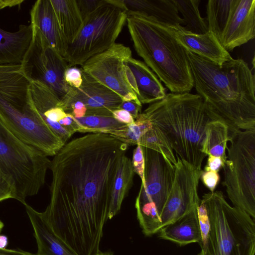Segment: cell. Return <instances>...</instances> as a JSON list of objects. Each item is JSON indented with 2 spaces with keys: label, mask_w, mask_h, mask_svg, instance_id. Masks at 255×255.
Instances as JSON below:
<instances>
[{
  "label": "cell",
  "mask_w": 255,
  "mask_h": 255,
  "mask_svg": "<svg viewBox=\"0 0 255 255\" xmlns=\"http://www.w3.org/2000/svg\"><path fill=\"white\" fill-rule=\"evenodd\" d=\"M128 146L110 134L89 133L65 143L51 160L50 200L42 214L76 255L100 251L116 173Z\"/></svg>",
  "instance_id": "obj_1"
},
{
  "label": "cell",
  "mask_w": 255,
  "mask_h": 255,
  "mask_svg": "<svg viewBox=\"0 0 255 255\" xmlns=\"http://www.w3.org/2000/svg\"><path fill=\"white\" fill-rule=\"evenodd\" d=\"M197 94L229 131L255 129V79L243 59L219 66L186 51Z\"/></svg>",
  "instance_id": "obj_2"
},
{
  "label": "cell",
  "mask_w": 255,
  "mask_h": 255,
  "mask_svg": "<svg viewBox=\"0 0 255 255\" xmlns=\"http://www.w3.org/2000/svg\"><path fill=\"white\" fill-rule=\"evenodd\" d=\"M157 128L182 160L202 169L207 125L218 121L203 99L190 93L166 94L142 112Z\"/></svg>",
  "instance_id": "obj_3"
},
{
  "label": "cell",
  "mask_w": 255,
  "mask_h": 255,
  "mask_svg": "<svg viewBox=\"0 0 255 255\" xmlns=\"http://www.w3.org/2000/svg\"><path fill=\"white\" fill-rule=\"evenodd\" d=\"M127 13L128 28L137 54L171 93H190L193 80L186 50L175 37L177 27L141 13Z\"/></svg>",
  "instance_id": "obj_4"
},
{
  "label": "cell",
  "mask_w": 255,
  "mask_h": 255,
  "mask_svg": "<svg viewBox=\"0 0 255 255\" xmlns=\"http://www.w3.org/2000/svg\"><path fill=\"white\" fill-rule=\"evenodd\" d=\"M31 84L20 64L0 65V120L20 140L53 156L65 143L36 110Z\"/></svg>",
  "instance_id": "obj_5"
},
{
  "label": "cell",
  "mask_w": 255,
  "mask_h": 255,
  "mask_svg": "<svg viewBox=\"0 0 255 255\" xmlns=\"http://www.w3.org/2000/svg\"><path fill=\"white\" fill-rule=\"evenodd\" d=\"M201 202L208 218V228L199 243L198 255H255V219L231 206L221 191L205 193Z\"/></svg>",
  "instance_id": "obj_6"
},
{
  "label": "cell",
  "mask_w": 255,
  "mask_h": 255,
  "mask_svg": "<svg viewBox=\"0 0 255 255\" xmlns=\"http://www.w3.org/2000/svg\"><path fill=\"white\" fill-rule=\"evenodd\" d=\"M51 160L13 134L0 120V167L14 181L15 199L24 205L45 184Z\"/></svg>",
  "instance_id": "obj_7"
},
{
  "label": "cell",
  "mask_w": 255,
  "mask_h": 255,
  "mask_svg": "<svg viewBox=\"0 0 255 255\" xmlns=\"http://www.w3.org/2000/svg\"><path fill=\"white\" fill-rule=\"evenodd\" d=\"M127 18L126 11L115 0H103L85 17L79 32L69 44L64 58L68 67L82 66L91 57L113 46Z\"/></svg>",
  "instance_id": "obj_8"
},
{
  "label": "cell",
  "mask_w": 255,
  "mask_h": 255,
  "mask_svg": "<svg viewBox=\"0 0 255 255\" xmlns=\"http://www.w3.org/2000/svg\"><path fill=\"white\" fill-rule=\"evenodd\" d=\"M224 186L233 206L255 218V129L229 131Z\"/></svg>",
  "instance_id": "obj_9"
},
{
  "label": "cell",
  "mask_w": 255,
  "mask_h": 255,
  "mask_svg": "<svg viewBox=\"0 0 255 255\" xmlns=\"http://www.w3.org/2000/svg\"><path fill=\"white\" fill-rule=\"evenodd\" d=\"M141 146L144 168L135 207L143 233L150 236L161 228L160 217L172 187L175 167L161 153Z\"/></svg>",
  "instance_id": "obj_10"
},
{
  "label": "cell",
  "mask_w": 255,
  "mask_h": 255,
  "mask_svg": "<svg viewBox=\"0 0 255 255\" xmlns=\"http://www.w3.org/2000/svg\"><path fill=\"white\" fill-rule=\"evenodd\" d=\"M22 72L32 82H39L53 90L61 99L69 91L64 81L67 63L47 41L33 32V38L20 64Z\"/></svg>",
  "instance_id": "obj_11"
},
{
  "label": "cell",
  "mask_w": 255,
  "mask_h": 255,
  "mask_svg": "<svg viewBox=\"0 0 255 255\" xmlns=\"http://www.w3.org/2000/svg\"><path fill=\"white\" fill-rule=\"evenodd\" d=\"M132 57L131 49L115 43L106 51L85 62L81 69L96 80L117 93L123 101L142 105L127 78L125 62Z\"/></svg>",
  "instance_id": "obj_12"
},
{
  "label": "cell",
  "mask_w": 255,
  "mask_h": 255,
  "mask_svg": "<svg viewBox=\"0 0 255 255\" xmlns=\"http://www.w3.org/2000/svg\"><path fill=\"white\" fill-rule=\"evenodd\" d=\"M175 155L177 162L175 166L174 179L161 213V228L198 206L201 201L198 188L203 170L182 160L177 155Z\"/></svg>",
  "instance_id": "obj_13"
},
{
  "label": "cell",
  "mask_w": 255,
  "mask_h": 255,
  "mask_svg": "<svg viewBox=\"0 0 255 255\" xmlns=\"http://www.w3.org/2000/svg\"><path fill=\"white\" fill-rule=\"evenodd\" d=\"M81 71L82 85L78 88L70 87L68 93L61 99L59 107L65 111L72 103L80 101L87 109L86 116L113 117V112L119 109L123 101L122 98L82 70Z\"/></svg>",
  "instance_id": "obj_14"
},
{
  "label": "cell",
  "mask_w": 255,
  "mask_h": 255,
  "mask_svg": "<svg viewBox=\"0 0 255 255\" xmlns=\"http://www.w3.org/2000/svg\"><path fill=\"white\" fill-rule=\"evenodd\" d=\"M31 95L37 112L64 143L79 131L80 127L74 117L59 107L61 99L50 88L39 82H32Z\"/></svg>",
  "instance_id": "obj_15"
},
{
  "label": "cell",
  "mask_w": 255,
  "mask_h": 255,
  "mask_svg": "<svg viewBox=\"0 0 255 255\" xmlns=\"http://www.w3.org/2000/svg\"><path fill=\"white\" fill-rule=\"evenodd\" d=\"M255 36V0H236L220 42L228 52Z\"/></svg>",
  "instance_id": "obj_16"
},
{
  "label": "cell",
  "mask_w": 255,
  "mask_h": 255,
  "mask_svg": "<svg viewBox=\"0 0 255 255\" xmlns=\"http://www.w3.org/2000/svg\"><path fill=\"white\" fill-rule=\"evenodd\" d=\"M30 15L33 32L40 35L64 58L68 45L61 31L50 0H36Z\"/></svg>",
  "instance_id": "obj_17"
},
{
  "label": "cell",
  "mask_w": 255,
  "mask_h": 255,
  "mask_svg": "<svg viewBox=\"0 0 255 255\" xmlns=\"http://www.w3.org/2000/svg\"><path fill=\"white\" fill-rule=\"evenodd\" d=\"M175 37L186 51L219 66L233 59L211 31H208L201 34H194L182 26L175 29Z\"/></svg>",
  "instance_id": "obj_18"
},
{
  "label": "cell",
  "mask_w": 255,
  "mask_h": 255,
  "mask_svg": "<svg viewBox=\"0 0 255 255\" xmlns=\"http://www.w3.org/2000/svg\"><path fill=\"white\" fill-rule=\"evenodd\" d=\"M126 12H136L153 17L175 27L185 25L172 0H115Z\"/></svg>",
  "instance_id": "obj_19"
},
{
  "label": "cell",
  "mask_w": 255,
  "mask_h": 255,
  "mask_svg": "<svg viewBox=\"0 0 255 255\" xmlns=\"http://www.w3.org/2000/svg\"><path fill=\"white\" fill-rule=\"evenodd\" d=\"M26 211L37 245L36 255H76L52 231L42 212L26 204Z\"/></svg>",
  "instance_id": "obj_20"
},
{
  "label": "cell",
  "mask_w": 255,
  "mask_h": 255,
  "mask_svg": "<svg viewBox=\"0 0 255 255\" xmlns=\"http://www.w3.org/2000/svg\"><path fill=\"white\" fill-rule=\"evenodd\" d=\"M32 38L30 23L20 24L14 32L6 31L0 27V65L20 64Z\"/></svg>",
  "instance_id": "obj_21"
},
{
  "label": "cell",
  "mask_w": 255,
  "mask_h": 255,
  "mask_svg": "<svg viewBox=\"0 0 255 255\" xmlns=\"http://www.w3.org/2000/svg\"><path fill=\"white\" fill-rule=\"evenodd\" d=\"M198 207L176 221L162 227L158 232L161 239L183 246L201 241L202 236Z\"/></svg>",
  "instance_id": "obj_22"
},
{
  "label": "cell",
  "mask_w": 255,
  "mask_h": 255,
  "mask_svg": "<svg viewBox=\"0 0 255 255\" xmlns=\"http://www.w3.org/2000/svg\"><path fill=\"white\" fill-rule=\"evenodd\" d=\"M126 63L134 76L138 91L137 97L141 104H150L165 97V89L161 81L144 62L131 57Z\"/></svg>",
  "instance_id": "obj_23"
},
{
  "label": "cell",
  "mask_w": 255,
  "mask_h": 255,
  "mask_svg": "<svg viewBox=\"0 0 255 255\" xmlns=\"http://www.w3.org/2000/svg\"><path fill=\"white\" fill-rule=\"evenodd\" d=\"M61 31L68 45L79 32L83 18L76 0H50Z\"/></svg>",
  "instance_id": "obj_24"
},
{
  "label": "cell",
  "mask_w": 255,
  "mask_h": 255,
  "mask_svg": "<svg viewBox=\"0 0 255 255\" xmlns=\"http://www.w3.org/2000/svg\"><path fill=\"white\" fill-rule=\"evenodd\" d=\"M134 174L131 159L124 155L120 161L113 184L108 219H112L120 211L124 199L133 185Z\"/></svg>",
  "instance_id": "obj_25"
},
{
  "label": "cell",
  "mask_w": 255,
  "mask_h": 255,
  "mask_svg": "<svg viewBox=\"0 0 255 255\" xmlns=\"http://www.w3.org/2000/svg\"><path fill=\"white\" fill-rule=\"evenodd\" d=\"M229 139V130L227 126L220 121H213L206 127L202 151L207 156L221 158L225 164Z\"/></svg>",
  "instance_id": "obj_26"
},
{
  "label": "cell",
  "mask_w": 255,
  "mask_h": 255,
  "mask_svg": "<svg viewBox=\"0 0 255 255\" xmlns=\"http://www.w3.org/2000/svg\"><path fill=\"white\" fill-rule=\"evenodd\" d=\"M236 0H209L206 4V19L208 31L220 41L229 19Z\"/></svg>",
  "instance_id": "obj_27"
},
{
  "label": "cell",
  "mask_w": 255,
  "mask_h": 255,
  "mask_svg": "<svg viewBox=\"0 0 255 255\" xmlns=\"http://www.w3.org/2000/svg\"><path fill=\"white\" fill-rule=\"evenodd\" d=\"M178 12L183 16L185 29L192 33L201 34L208 31L206 17H202L199 9L200 0H172Z\"/></svg>",
  "instance_id": "obj_28"
},
{
  "label": "cell",
  "mask_w": 255,
  "mask_h": 255,
  "mask_svg": "<svg viewBox=\"0 0 255 255\" xmlns=\"http://www.w3.org/2000/svg\"><path fill=\"white\" fill-rule=\"evenodd\" d=\"M74 118L80 126L79 132L82 133L110 134L126 125L111 117L86 116Z\"/></svg>",
  "instance_id": "obj_29"
},
{
  "label": "cell",
  "mask_w": 255,
  "mask_h": 255,
  "mask_svg": "<svg viewBox=\"0 0 255 255\" xmlns=\"http://www.w3.org/2000/svg\"><path fill=\"white\" fill-rule=\"evenodd\" d=\"M155 150L164 156L174 167L176 158L170 143L155 126L146 132L140 138L138 144Z\"/></svg>",
  "instance_id": "obj_30"
},
{
  "label": "cell",
  "mask_w": 255,
  "mask_h": 255,
  "mask_svg": "<svg viewBox=\"0 0 255 255\" xmlns=\"http://www.w3.org/2000/svg\"><path fill=\"white\" fill-rule=\"evenodd\" d=\"M152 127L151 122L141 113L134 123L111 132L110 134L129 145L138 144L140 137Z\"/></svg>",
  "instance_id": "obj_31"
},
{
  "label": "cell",
  "mask_w": 255,
  "mask_h": 255,
  "mask_svg": "<svg viewBox=\"0 0 255 255\" xmlns=\"http://www.w3.org/2000/svg\"><path fill=\"white\" fill-rule=\"evenodd\" d=\"M15 196L14 181L0 167V202L8 199H15Z\"/></svg>",
  "instance_id": "obj_32"
},
{
  "label": "cell",
  "mask_w": 255,
  "mask_h": 255,
  "mask_svg": "<svg viewBox=\"0 0 255 255\" xmlns=\"http://www.w3.org/2000/svg\"><path fill=\"white\" fill-rule=\"evenodd\" d=\"M64 79L69 86L75 88H79L83 82L81 69L75 66L68 67L64 73Z\"/></svg>",
  "instance_id": "obj_33"
},
{
  "label": "cell",
  "mask_w": 255,
  "mask_h": 255,
  "mask_svg": "<svg viewBox=\"0 0 255 255\" xmlns=\"http://www.w3.org/2000/svg\"><path fill=\"white\" fill-rule=\"evenodd\" d=\"M131 164L135 173L140 178H143L144 161L141 146L137 145L133 151Z\"/></svg>",
  "instance_id": "obj_34"
},
{
  "label": "cell",
  "mask_w": 255,
  "mask_h": 255,
  "mask_svg": "<svg viewBox=\"0 0 255 255\" xmlns=\"http://www.w3.org/2000/svg\"><path fill=\"white\" fill-rule=\"evenodd\" d=\"M204 184L210 190L214 191L220 181L218 172L203 171L201 178Z\"/></svg>",
  "instance_id": "obj_35"
},
{
  "label": "cell",
  "mask_w": 255,
  "mask_h": 255,
  "mask_svg": "<svg viewBox=\"0 0 255 255\" xmlns=\"http://www.w3.org/2000/svg\"><path fill=\"white\" fill-rule=\"evenodd\" d=\"M83 19L96 9L103 0H76Z\"/></svg>",
  "instance_id": "obj_36"
},
{
  "label": "cell",
  "mask_w": 255,
  "mask_h": 255,
  "mask_svg": "<svg viewBox=\"0 0 255 255\" xmlns=\"http://www.w3.org/2000/svg\"><path fill=\"white\" fill-rule=\"evenodd\" d=\"M142 105H139L133 101H123L119 109L124 110L128 112L134 119L141 113Z\"/></svg>",
  "instance_id": "obj_37"
},
{
  "label": "cell",
  "mask_w": 255,
  "mask_h": 255,
  "mask_svg": "<svg viewBox=\"0 0 255 255\" xmlns=\"http://www.w3.org/2000/svg\"><path fill=\"white\" fill-rule=\"evenodd\" d=\"M113 117L119 122L125 125L133 123L135 121L134 119L128 112L120 109L113 112Z\"/></svg>",
  "instance_id": "obj_38"
},
{
  "label": "cell",
  "mask_w": 255,
  "mask_h": 255,
  "mask_svg": "<svg viewBox=\"0 0 255 255\" xmlns=\"http://www.w3.org/2000/svg\"><path fill=\"white\" fill-rule=\"evenodd\" d=\"M208 156L207 164L205 167V171L218 172L220 169L224 166V162L219 157L211 155H208Z\"/></svg>",
  "instance_id": "obj_39"
},
{
  "label": "cell",
  "mask_w": 255,
  "mask_h": 255,
  "mask_svg": "<svg viewBox=\"0 0 255 255\" xmlns=\"http://www.w3.org/2000/svg\"><path fill=\"white\" fill-rule=\"evenodd\" d=\"M0 255H36L20 249H0Z\"/></svg>",
  "instance_id": "obj_40"
},
{
  "label": "cell",
  "mask_w": 255,
  "mask_h": 255,
  "mask_svg": "<svg viewBox=\"0 0 255 255\" xmlns=\"http://www.w3.org/2000/svg\"><path fill=\"white\" fill-rule=\"evenodd\" d=\"M24 1L23 0H0V10L6 7L19 6Z\"/></svg>",
  "instance_id": "obj_41"
},
{
  "label": "cell",
  "mask_w": 255,
  "mask_h": 255,
  "mask_svg": "<svg viewBox=\"0 0 255 255\" xmlns=\"http://www.w3.org/2000/svg\"><path fill=\"white\" fill-rule=\"evenodd\" d=\"M8 245V238L3 235H0V249H6Z\"/></svg>",
  "instance_id": "obj_42"
},
{
  "label": "cell",
  "mask_w": 255,
  "mask_h": 255,
  "mask_svg": "<svg viewBox=\"0 0 255 255\" xmlns=\"http://www.w3.org/2000/svg\"><path fill=\"white\" fill-rule=\"evenodd\" d=\"M4 226L3 223L0 220V232Z\"/></svg>",
  "instance_id": "obj_43"
}]
</instances>
